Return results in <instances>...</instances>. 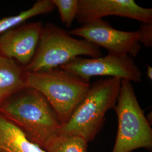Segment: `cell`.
I'll return each instance as SVG.
<instances>
[{"instance_id":"16","label":"cell","mask_w":152,"mask_h":152,"mask_svg":"<svg viewBox=\"0 0 152 152\" xmlns=\"http://www.w3.org/2000/svg\"><path fill=\"white\" fill-rule=\"evenodd\" d=\"M147 77L151 80V81L152 80V66H151L150 65L147 64Z\"/></svg>"},{"instance_id":"7","label":"cell","mask_w":152,"mask_h":152,"mask_svg":"<svg viewBox=\"0 0 152 152\" xmlns=\"http://www.w3.org/2000/svg\"><path fill=\"white\" fill-rule=\"evenodd\" d=\"M71 36L85 39L109 53L128 55L136 57L141 49L139 31L127 32L116 29L103 19L83 24L69 31Z\"/></svg>"},{"instance_id":"15","label":"cell","mask_w":152,"mask_h":152,"mask_svg":"<svg viewBox=\"0 0 152 152\" xmlns=\"http://www.w3.org/2000/svg\"><path fill=\"white\" fill-rule=\"evenodd\" d=\"M139 32V42L144 46L152 47V23H141Z\"/></svg>"},{"instance_id":"3","label":"cell","mask_w":152,"mask_h":152,"mask_svg":"<svg viewBox=\"0 0 152 152\" xmlns=\"http://www.w3.org/2000/svg\"><path fill=\"white\" fill-rule=\"evenodd\" d=\"M27 85L46 99L61 126L69 119L91 86L90 82L60 67L45 72H27Z\"/></svg>"},{"instance_id":"6","label":"cell","mask_w":152,"mask_h":152,"mask_svg":"<svg viewBox=\"0 0 152 152\" xmlns=\"http://www.w3.org/2000/svg\"><path fill=\"white\" fill-rule=\"evenodd\" d=\"M60 68L87 82L94 76H109L131 82L142 81V72L128 55L109 53L98 58L78 56Z\"/></svg>"},{"instance_id":"4","label":"cell","mask_w":152,"mask_h":152,"mask_svg":"<svg viewBox=\"0 0 152 152\" xmlns=\"http://www.w3.org/2000/svg\"><path fill=\"white\" fill-rule=\"evenodd\" d=\"M82 56L98 58L102 53L86 40L73 38L64 29L48 23L43 27L32 60L24 68L27 72L49 71Z\"/></svg>"},{"instance_id":"8","label":"cell","mask_w":152,"mask_h":152,"mask_svg":"<svg viewBox=\"0 0 152 152\" xmlns=\"http://www.w3.org/2000/svg\"><path fill=\"white\" fill-rule=\"evenodd\" d=\"M108 16L152 23V9L141 7L134 0H78L76 19L82 24Z\"/></svg>"},{"instance_id":"13","label":"cell","mask_w":152,"mask_h":152,"mask_svg":"<svg viewBox=\"0 0 152 152\" xmlns=\"http://www.w3.org/2000/svg\"><path fill=\"white\" fill-rule=\"evenodd\" d=\"M87 142L81 136L59 135L49 142L46 152H87Z\"/></svg>"},{"instance_id":"1","label":"cell","mask_w":152,"mask_h":152,"mask_svg":"<svg viewBox=\"0 0 152 152\" xmlns=\"http://www.w3.org/2000/svg\"><path fill=\"white\" fill-rule=\"evenodd\" d=\"M0 113L44 150L59 134L61 124L54 109L41 93L32 88L22 90L1 104Z\"/></svg>"},{"instance_id":"5","label":"cell","mask_w":152,"mask_h":152,"mask_svg":"<svg viewBox=\"0 0 152 152\" xmlns=\"http://www.w3.org/2000/svg\"><path fill=\"white\" fill-rule=\"evenodd\" d=\"M118 129L112 152H131L152 148V130L141 108L132 82L121 80L120 94L114 108Z\"/></svg>"},{"instance_id":"12","label":"cell","mask_w":152,"mask_h":152,"mask_svg":"<svg viewBox=\"0 0 152 152\" xmlns=\"http://www.w3.org/2000/svg\"><path fill=\"white\" fill-rule=\"evenodd\" d=\"M55 6L51 0H39L31 7L14 16L0 19V34L20 26L27 20L41 14H48L54 11Z\"/></svg>"},{"instance_id":"10","label":"cell","mask_w":152,"mask_h":152,"mask_svg":"<svg viewBox=\"0 0 152 152\" xmlns=\"http://www.w3.org/2000/svg\"><path fill=\"white\" fill-rule=\"evenodd\" d=\"M27 87L24 67L13 59L0 55V104Z\"/></svg>"},{"instance_id":"14","label":"cell","mask_w":152,"mask_h":152,"mask_svg":"<svg viewBox=\"0 0 152 152\" xmlns=\"http://www.w3.org/2000/svg\"><path fill=\"white\" fill-rule=\"evenodd\" d=\"M55 7H56L60 14L62 22L66 27H71L76 19L78 10V0H51Z\"/></svg>"},{"instance_id":"2","label":"cell","mask_w":152,"mask_h":152,"mask_svg":"<svg viewBox=\"0 0 152 152\" xmlns=\"http://www.w3.org/2000/svg\"><path fill=\"white\" fill-rule=\"evenodd\" d=\"M121 80L109 77L94 82L69 119L61 126L59 135L81 136L88 142L93 140L103 126L107 112L116 105Z\"/></svg>"},{"instance_id":"11","label":"cell","mask_w":152,"mask_h":152,"mask_svg":"<svg viewBox=\"0 0 152 152\" xmlns=\"http://www.w3.org/2000/svg\"><path fill=\"white\" fill-rule=\"evenodd\" d=\"M0 152H46L30 141L23 131L0 113Z\"/></svg>"},{"instance_id":"9","label":"cell","mask_w":152,"mask_h":152,"mask_svg":"<svg viewBox=\"0 0 152 152\" xmlns=\"http://www.w3.org/2000/svg\"><path fill=\"white\" fill-rule=\"evenodd\" d=\"M43 27L41 21L29 23L0 34V55L25 68L36 54Z\"/></svg>"}]
</instances>
